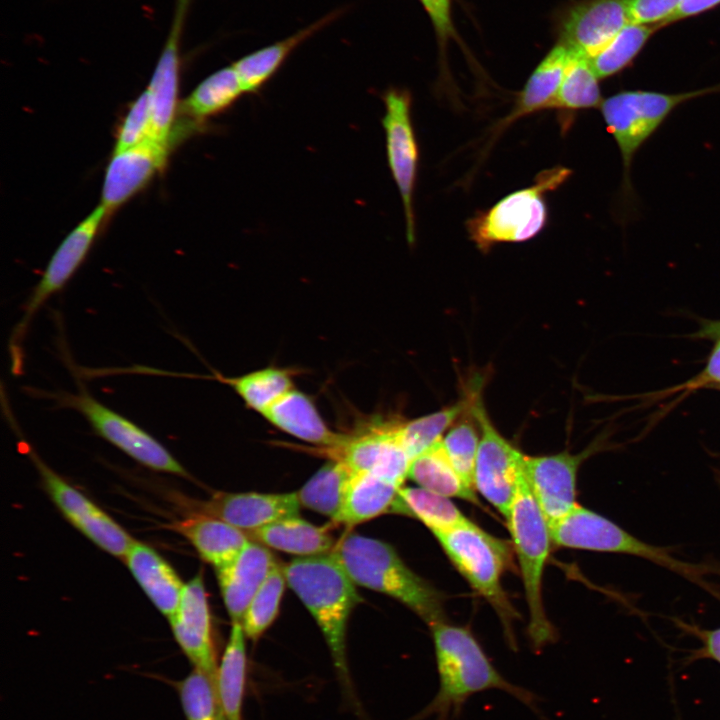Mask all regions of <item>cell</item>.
Here are the masks:
<instances>
[{
  "label": "cell",
  "instance_id": "14",
  "mask_svg": "<svg viewBox=\"0 0 720 720\" xmlns=\"http://www.w3.org/2000/svg\"><path fill=\"white\" fill-rule=\"evenodd\" d=\"M630 0H578L556 17L558 42L588 59L601 51L628 23Z\"/></svg>",
  "mask_w": 720,
  "mask_h": 720
},
{
  "label": "cell",
  "instance_id": "4",
  "mask_svg": "<svg viewBox=\"0 0 720 720\" xmlns=\"http://www.w3.org/2000/svg\"><path fill=\"white\" fill-rule=\"evenodd\" d=\"M505 520L525 591L529 612L528 637L533 649L539 651L557 638L542 597L544 569L553 543L548 522L524 476Z\"/></svg>",
  "mask_w": 720,
  "mask_h": 720
},
{
  "label": "cell",
  "instance_id": "17",
  "mask_svg": "<svg viewBox=\"0 0 720 720\" xmlns=\"http://www.w3.org/2000/svg\"><path fill=\"white\" fill-rule=\"evenodd\" d=\"M171 145L147 138L136 146L113 152L105 170L99 204L107 215L144 189L166 166Z\"/></svg>",
  "mask_w": 720,
  "mask_h": 720
},
{
  "label": "cell",
  "instance_id": "15",
  "mask_svg": "<svg viewBox=\"0 0 720 720\" xmlns=\"http://www.w3.org/2000/svg\"><path fill=\"white\" fill-rule=\"evenodd\" d=\"M597 443L578 454L563 451L552 455H525L524 477L548 525L578 504V470L587 457L601 448Z\"/></svg>",
  "mask_w": 720,
  "mask_h": 720
},
{
  "label": "cell",
  "instance_id": "8",
  "mask_svg": "<svg viewBox=\"0 0 720 720\" xmlns=\"http://www.w3.org/2000/svg\"><path fill=\"white\" fill-rule=\"evenodd\" d=\"M403 420L377 419L343 434L341 441L316 451L329 460L341 461L354 473L369 472L403 486L408 477L411 458L400 438Z\"/></svg>",
  "mask_w": 720,
  "mask_h": 720
},
{
  "label": "cell",
  "instance_id": "38",
  "mask_svg": "<svg viewBox=\"0 0 720 720\" xmlns=\"http://www.w3.org/2000/svg\"><path fill=\"white\" fill-rule=\"evenodd\" d=\"M476 424L477 420L471 410L470 418L464 417L463 414L441 439L454 469L463 482L473 490H475L474 471L480 441L479 426L477 429Z\"/></svg>",
  "mask_w": 720,
  "mask_h": 720
},
{
  "label": "cell",
  "instance_id": "5",
  "mask_svg": "<svg viewBox=\"0 0 720 720\" xmlns=\"http://www.w3.org/2000/svg\"><path fill=\"white\" fill-rule=\"evenodd\" d=\"M442 550L470 586L500 617L507 641L515 649L512 623L516 612L502 588L501 578L512 560V546L471 520L434 535Z\"/></svg>",
  "mask_w": 720,
  "mask_h": 720
},
{
  "label": "cell",
  "instance_id": "42",
  "mask_svg": "<svg viewBox=\"0 0 720 720\" xmlns=\"http://www.w3.org/2000/svg\"><path fill=\"white\" fill-rule=\"evenodd\" d=\"M681 0H630L628 13L631 23L659 26L669 25Z\"/></svg>",
  "mask_w": 720,
  "mask_h": 720
},
{
  "label": "cell",
  "instance_id": "18",
  "mask_svg": "<svg viewBox=\"0 0 720 720\" xmlns=\"http://www.w3.org/2000/svg\"><path fill=\"white\" fill-rule=\"evenodd\" d=\"M169 620L177 643L194 668L216 679L218 664L201 574L184 585L178 607Z\"/></svg>",
  "mask_w": 720,
  "mask_h": 720
},
{
  "label": "cell",
  "instance_id": "43",
  "mask_svg": "<svg viewBox=\"0 0 720 720\" xmlns=\"http://www.w3.org/2000/svg\"><path fill=\"white\" fill-rule=\"evenodd\" d=\"M422 6L429 15L441 58H444L450 40L458 39L452 21V0H425Z\"/></svg>",
  "mask_w": 720,
  "mask_h": 720
},
{
  "label": "cell",
  "instance_id": "46",
  "mask_svg": "<svg viewBox=\"0 0 720 720\" xmlns=\"http://www.w3.org/2000/svg\"><path fill=\"white\" fill-rule=\"evenodd\" d=\"M418 1H419V2L421 3V5H422V4L424 3V1H425V0H418Z\"/></svg>",
  "mask_w": 720,
  "mask_h": 720
},
{
  "label": "cell",
  "instance_id": "36",
  "mask_svg": "<svg viewBox=\"0 0 720 720\" xmlns=\"http://www.w3.org/2000/svg\"><path fill=\"white\" fill-rule=\"evenodd\" d=\"M599 80L589 59L577 56L569 66L549 109L578 111L599 108L603 101Z\"/></svg>",
  "mask_w": 720,
  "mask_h": 720
},
{
  "label": "cell",
  "instance_id": "10",
  "mask_svg": "<svg viewBox=\"0 0 720 720\" xmlns=\"http://www.w3.org/2000/svg\"><path fill=\"white\" fill-rule=\"evenodd\" d=\"M107 216L104 208L98 205L65 236L51 256L39 282L25 304L23 317L16 325L10 340L14 373L17 374L21 368L20 345L31 319L53 294L59 292L68 283L79 269Z\"/></svg>",
  "mask_w": 720,
  "mask_h": 720
},
{
  "label": "cell",
  "instance_id": "45",
  "mask_svg": "<svg viewBox=\"0 0 720 720\" xmlns=\"http://www.w3.org/2000/svg\"><path fill=\"white\" fill-rule=\"evenodd\" d=\"M703 642L701 655L720 663V628L700 631Z\"/></svg>",
  "mask_w": 720,
  "mask_h": 720
},
{
  "label": "cell",
  "instance_id": "27",
  "mask_svg": "<svg viewBox=\"0 0 720 720\" xmlns=\"http://www.w3.org/2000/svg\"><path fill=\"white\" fill-rule=\"evenodd\" d=\"M401 487L373 473H354L342 509L333 522L353 527L393 512Z\"/></svg>",
  "mask_w": 720,
  "mask_h": 720
},
{
  "label": "cell",
  "instance_id": "19",
  "mask_svg": "<svg viewBox=\"0 0 720 720\" xmlns=\"http://www.w3.org/2000/svg\"><path fill=\"white\" fill-rule=\"evenodd\" d=\"M296 492L217 493L199 505V513L221 519L242 531H252L279 519L299 515Z\"/></svg>",
  "mask_w": 720,
  "mask_h": 720
},
{
  "label": "cell",
  "instance_id": "16",
  "mask_svg": "<svg viewBox=\"0 0 720 720\" xmlns=\"http://www.w3.org/2000/svg\"><path fill=\"white\" fill-rule=\"evenodd\" d=\"M51 498L70 521L101 549L125 558L134 540L96 504L76 490L31 453Z\"/></svg>",
  "mask_w": 720,
  "mask_h": 720
},
{
  "label": "cell",
  "instance_id": "31",
  "mask_svg": "<svg viewBox=\"0 0 720 720\" xmlns=\"http://www.w3.org/2000/svg\"><path fill=\"white\" fill-rule=\"evenodd\" d=\"M393 512L419 520L433 535L448 531L469 520L450 498L419 486H402Z\"/></svg>",
  "mask_w": 720,
  "mask_h": 720
},
{
  "label": "cell",
  "instance_id": "24",
  "mask_svg": "<svg viewBox=\"0 0 720 720\" xmlns=\"http://www.w3.org/2000/svg\"><path fill=\"white\" fill-rule=\"evenodd\" d=\"M175 529L216 569L231 563L250 541L245 531L199 512L177 522Z\"/></svg>",
  "mask_w": 720,
  "mask_h": 720
},
{
  "label": "cell",
  "instance_id": "40",
  "mask_svg": "<svg viewBox=\"0 0 720 720\" xmlns=\"http://www.w3.org/2000/svg\"><path fill=\"white\" fill-rule=\"evenodd\" d=\"M696 337L715 340L714 347L704 368L697 375L680 385L657 392V396L666 397L679 393L688 394L703 388L718 389L720 387V321L705 322L699 332L696 333Z\"/></svg>",
  "mask_w": 720,
  "mask_h": 720
},
{
  "label": "cell",
  "instance_id": "3",
  "mask_svg": "<svg viewBox=\"0 0 720 720\" xmlns=\"http://www.w3.org/2000/svg\"><path fill=\"white\" fill-rule=\"evenodd\" d=\"M283 571L288 586L321 629L338 676L350 689L346 631L348 619L361 601L356 584L331 552L298 557L283 565Z\"/></svg>",
  "mask_w": 720,
  "mask_h": 720
},
{
  "label": "cell",
  "instance_id": "21",
  "mask_svg": "<svg viewBox=\"0 0 720 720\" xmlns=\"http://www.w3.org/2000/svg\"><path fill=\"white\" fill-rule=\"evenodd\" d=\"M344 9H336L290 36L239 58L233 66L245 94H258L297 47L333 23Z\"/></svg>",
  "mask_w": 720,
  "mask_h": 720
},
{
  "label": "cell",
  "instance_id": "2",
  "mask_svg": "<svg viewBox=\"0 0 720 720\" xmlns=\"http://www.w3.org/2000/svg\"><path fill=\"white\" fill-rule=\"evenodd\" d=\"M331 553L356 585L401 602L429 627L446 620L441 593L388 543L351 532L335 543Z\"/></svg>",
  "mask_w": 720,
  "mask_h": 720
},
{
  "label": "cell",
  "instance_id": "35",
  "mask_svg": "<svg viewBox=\"0 0 720 720\" xmlns=\"http://www.w3.org/2000/svg\"><path fill=\"white\" fill-rule=\"evenodd\" d=\"M659 29V26L628 23L601 51L589 59L599 79L616 75L630 66Z\"/></svg>",
  "mask_w": 720,
  "mask_h": 720
},
{
  "label": "cell",
  "instance_id": "34",
  "mask_svg": "<svg viewBox=\"0 0 720 720\" xmlns=\"http://www.w3.org/2000/svg\"><path fill=\"white\" fill-rule=\"evenodd\" d=\"M477 390L472 389L461 401L431 414L402 421L401 442L411 460L442 439L443 433L469 408Z\"/></svg>",
  "mask_w": 720,
  "mask_h": 720
},
{
  "label": "cell",
  "instance_id": "33",
  "mask_svg": "<svg viewBox=\"0 0 720 720\" xmlns=\"http://www.w3.org/2000/svg\"><path fill=\"white\" fill-rule=\"evenodd\" d=\"M294 372L270 366L237 377L214 373V378L232 388L245 405L262 414L276 400L294 387Z\"/></svg>",
  "mask_w": 720,
  "mask_h": 720
},
{
  "label": "cell",
  "instance_id": "12",
  "mask_svg": "<svg viewBox=\"0 0 720 720\" xmlns=\"http://www.w3.org/2000/svg\"><path fill=\"white\" fill-rule=\"evenodd\" d=\"M58 401L61 406L81 413L99 436L140 464L157 471L187 475L181 464L157 439L86 391L61 394Z\"/></svg>",
  "mask_w": 720,
  "mask_h": 720
},
{
  "label": "cell",
  "instance_id": "9",
  "mask_svg": "<svg viewBox=\"0 0 720 720\" xmlns=\"http://www.w3.org/2000/svg\"><path fill=\"white\" fill-rule=\"evenodd\" d=\"M471 410L480 431L474 488L506 519L524 476L525 455L494 427L479 393Z\"/></svg>",
  "mask_w": 720,
  "mask_h": 720
},
{
  "label": "cell",
  "instance_id": "11",
  "mask_svg": "<svg viewBox=\"0 0 720 720\" xmlns=\"http://www.w3.org/2000/svg\"><path fill=\"white\" fill-rule=\"evenodd\" d=\"M386 157L399 191L409 244L415 242L414 191L417 181L419 149L412 123V97L408 90L390 87L383 93Z\"/></svg>",
  "mask_w": 720,
  "mask_h": 720
},
{
  "label": "cell",
  "instance_id": "41",
  "mask_svg": "<svg viewBox=\"0 0 720 720\" xmlns=\"http://www.w3.org/2000/svg\"><path fill=\"white\" fill-rule=\"evenodd\" d=\"M151 115L148 94L144 90L128 107L117 130L113 152L136 146L150 137Z\"/></svg>",
  "mask_w": 720,
  "mask_h": 720
},
{
  "label": "cell",
  "instance_id": "26",
  "mask_svg": "<svg viewBox=\"0 0 720 720\" xmlns=\"http://www.w3.org/2000/svg\"><path fill=\"white\" fill-rule=\"evenodd\" d=\"M245 533L252 541L299 557L327 554L335 546L327 527L316 526L299 515L285 517Z\"/></svg>",
  "mask_w": 720,
  "mask_h": 720
},
{
  "label": "cell",
  "instance_id": "13",
  "mask_svg": "<svg viewBox=\"0 0 720 720\" xmlns=\"http://www.w3.org/2000/svg\"><path fill=\"white\" fill-rule=\"evenodd\" d=\"M192 0H175L174 14L166 41L156 62L148 94L151 131L150 137L163 143L174 144L178 94L181 74V43L184 26Z\"/></svg>",
  "mask_w": 720,
  "mask_h": 720
},
{
  "label": "cell",
  "instance_id": "44",
  "mask_svg": "<svg viewBox=\"0 0 720 720\" xmlns=\"http://www.w3.org/2000/svg\"><path fill=\"white\" fill-rule=\"evenodd\" d=\"M720 5V0H681L680 5L669 24L699 15Z\"/></svg>",
  "mask_w": 720,
  "mask_h": 720
},
{
  "label": "cell",
  "instance_id": "28",
  "mask_svg": "<svg viewBox=\"0 0 720 720\" xmlns=\"http://www.w3.org/2000/svg\"><path fill=\"white\" fill-rule=\"evenodd\" d=\"M245 94L232 65L214 71L204 78L180 104L188 121L205 126V122L229 110Z\"/></svg>",
  "mask_w": 720,
  "mask_h": 720
},
{
  "label": "cell",
  "instance_id": "48",
  "mask_svg": "<svg viewBox=\"0 0 720 720\" xmlns=\"http://www.w3.org/2000/svg\"><path fill=\"white\" fill-rule=\"evenodd\" d=\"M718 390H720V387L718 388Z\"/></svg>",
  "mask_w": 720,
  "mask_h": 720
},
{
  "label": "cell",
  "instance_id": "20",
  "mask_svg": "<svg viewBox=\"0 0 720 720\" xmlns=\"http://www.w3.org/2000/svg\"><path fill=\"white\" fill-rule=\"evenodd\" d=\"M276 562L268 547L250 540L231 563L216 569L223 601L232 623H241L252 598Z\"/></svg>",
  "mask_w": 720,
  "mask_h": 720
},
{
  "label": "cell",
  "instance_id": "29",
  "mask_svg": "<svg viewBox=\"0 0 720 720\" xmlns=\"http://www.w3.org/2000/svg\"><path fill=\"white\" fill-rule=\"evenodd\" d=\"M242 624L232 623L225 651L218 664L216 687L226 720H242L246 683V645Z\"/></svg>",
  "mask_w": 720,
  "mask_h": 720
},
{
  "label": "cell",
  "instance_id": "22",
  "mask_svg": "<svg viewBox=\"0 0 720 720\" xmlns=\"http://www.w3.org/2000/svg\"><path fill=\"white\" fill-rule=\"evenodd\" d=\"M282 432L317 448L337 445L343 433L333 431L310 396L291 389L261 414Z\"/></svg>",
  "mask_w": 720,
  "mask_h": 720
},
{
  "label": "cell",
  "instance_id": "25",
  "mask_svg": "<svg viewBox=\"0 0 720 720\" xmlns=\"http://www.w3.org/2000/svg\"><path fill=\"white\" fill-rule=\"evenodd\" d=\"M124 560L150 600L169 618L178 607L185 585L173 568L153 549L135 541Z\"/></svg>",
  "mask_w": 720,
  "mask_h": 720
},
{
  "label": "cell",
  "instance_id": "6",
  "mask_svg": "<svg viewBox=\"0 0 720 720\" xmlns=\"http://www.w3.org/2000/svg\"><path fill=\"white\" fill-rule=\"evenodd\" d=\"M717 92H720V83L679 93L623 90L603 99L599 108L606 129L613 137L621 156V194L625 201L633 200L631 168L634 157L643 144L679 105Z\"/></svg>",
  "mask_w": 720,
  "mask_h": 720
},
{
  "label": "cell",
  "instance_id": "37",
  "mask_svg": "<svg viewBox=\"0 0 720 720\" xmlns=\"http://www.w3.org/2000/svg\"><path fill=\"white\" fill-rule=\"evenodd\" d=\"M286 583L283 565L276 562L252 598L241 621L247 638L256 641L274 622Z\"/></svg>",
  "mask_w": 720,
  "mask_h": 720
},
{
  "label": "cell",
  "instance_id": "23",
  "mask_svg": "<svg viewBox=\"0 0 720 720\" xmlns=\"http://www.w3.org/2000/svg\"><path fill=\"white\" fill-rule=\"evenodd\" d=\"M577 56L571 48L557 41L531 73L513 110L497 129H503L523 116L549 109L569 66Z\"/></svg>",
  "mask_w": 720,
  "mask_h": 720
},
{
  "label": "cell",
  "instance_id": "47",
  "mask_svg": "<svg viewBox=\"0 0 720 720\" xmlns=\"http://www.w3.org/2000/svg\"><path fill=\"white\" fill-rule=\"evenodd\" d=\"M220 720H226L224 717H222Z\"/></svg>",
  "mask_w": 720,
  "mask_h": 720
},
{
  "label": "cell",
  "instance_id": "7",
  "mask_svg": "<svg viewBox=\"0 0 720 720\" xmlns=\"http://www.w3.org/2000/svg\"><path fill=\"white\" fill-rule=\"evenodd\" d=\"M565 167L544 170L532 186L517 190L466 223L471 240L482 251L506 242L536 237L547 222L545 195L557 189L570 175Z\"/></svg>",
  "mask_w": 720,
  "mask_h": 720
},
{
  "label": "cell",
  "instance_id": "39",
  "mask_svg": "<svg viewBox=\"0 0 720 720\" xmlns=\"http://www.w3.org/2000/svg\"><path fill=\"white\" fill-rule=\"evenodd\" d=\"M177 691L187 720H220L224 717L216 679L194 668L177 684Z\"/></svg>",
  "mask_w": 720,
  "mask_h": 720
},
{
  "label": "cell",
  "instance_id": "30",
  "mask_svg": "<svg viewBox=\"0 0 720 720\" xmlns=\"http://www.w3.org/2000/svg\"><path fill=\"white\" fill-rule=\"evenodd\" d=\"M408 477L419 487L439 495L479 505L476 491L469 488L458 475L441 440L411 461Z\"/></svg>",
  "mask_w": 720,
  "mask_h": 720
},
{
  "label": "cell",
  "instance_id": "1",
  "mask_svg": "<svg viewBox=\"0 0 720 720\" xmlns=\"http://www.w3.org/2000/svg\"><path fill=\"white\" fill-rule=\"evenodd\" d=\"M438 674V691L411 720H455L477 693L500 690L542 717L539 697L506 679L493 665L474 634L446 620L430 626Z\"/></svg>",
  "mask_w": 720,
  "mask_h": 720
},
{
  "label": "cell",
  "instance_id": "32",
  "mask_svg": "<svg viewBox=\"0 0 720 720\" xmlns=\"http://www.w3.org/2000/svg\"><path fill=\"white\" fill-rule=\"evenodd\" d=\"M353 474L343 462L329 460L296 492L300 505L334 521Z\"/></svg>",
  "mask_w": 720,
  "mask_h": 720
}]
</instances>
